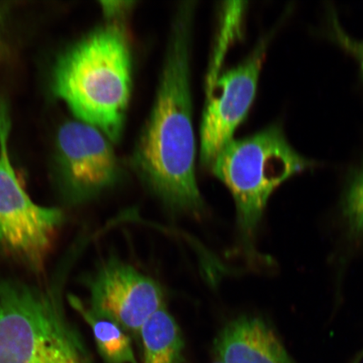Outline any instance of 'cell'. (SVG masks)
Instances as JSON below:
<instances>
[{
  "instance_id": "1",
  "label": "cell",
  "mask_w": 363,
  "mask_h": 363,
  "mask_svg": "<svg viewBox=\"0 0 363 363\" xmlns=\"http://www.w3.org/2000/svg\"><path fill=\"white\" fill-rule=\"evenodd\" d=\"M194 10L195 3L184 2L175 13L155 101L135 145L130 164L166 206L196 213L203 202L195 176L190 72Z\"/></svg>"
},
{
  "instance_id": "2",
  "label": "cell",
  "mask_w": 363,
  "mask_h": 363,
  "mask_svg": "<svg viewBox=\"0 0 363 363\" xmlns=\"http://www.w3.org/2000/svg\"><path fill=\"white\" fill-rule=\"evenodd\" d=\"M133 49L121 21L91 31L57 59L52 89L76 120L112 143L123 135L133 91Z\"/></svg>"
},
{
  "instance_id": "3",
  "label": "cell",
  "mask_w": 363,
  "mask_h": 363,
  "mask_svg": "<svg viewBox=\"0 0 363 363\" xmlns=\"http://www.w3.org/2000/svg\"><path fill=\"white\" fill-rule=\"evenodd\" d=\"M0 363L92 361L55 290L0 279Z\"/></svg>"
},
{
  "instance_id": "4",
  "label": "cell",
  "mask_w": 363,
  "mask_h": 363,
  "mask_svg": "<svg viewBox=\"0 0 363 363\" xmlns=\"http://www.w3.org/2000/svg\"><path fill=\"white\" fill-rule=\"evenodd\" d=\"M311 165L274 125L248 138L231 140L218 154L211 170L233 195L240 229L250 239L272 192Z\"/></svg>"
},
{
  "instance_id": "5",
  "label": "cell",
  "mask_w": 363,
  "mask_h": 363,
  "mask_svg": "<svg viewBox=\"0 0 363 363\" xmlns=\"http://www.w3.org/2000/svg\"><path fill=\"white\" fill-rule=\"evenodd\" d=\"M11 121L6 103L0 101V247L39 274L52 252L63 213L35 203L22 187L9 150Z\"/></svg>"
},
{
  "instance_id": "6",
  "label": "cell",
  "mask_w": 363,
  "mask_h": 363,
  "mask_svg": "<svg viewBox=\"0 0 363 363\" xmlns=\"http://www.w3.org/2000/svg\"><path fill=\"white\" fill-rule=\"evenodd\" d=\"M267 40H263L239 65L222 72L207 90L201 126L199 161L211 169L216 158L234 139L235 130L255 99Z\"/></svg>"
},
{
  "instance_id": "7",
  "label": "cell",
  "mask_w": 363,
  "mask_h": 363,
  "mask_svg": "<svg viewBox=\"0 0 363 363\" xmlns=\"http://www.w3.org/2000/svg\"><path fill=\"white\" fill-rule=\"evenodd\" d=\"M57 152L62 187L74 203L94 198L121 179L122 167L112 143L83 121H67L59 128Z\"/></svg>"
},
{
  "instance_id": "8",
  "label": "cell",
  "mask_w": 363,
  "mask_h": 363,
  "mask_svg": "<svg viewBox=\"0 0 363 363\" xmlns=\"http://www.w3.org/2000/svg\"><path fill=\"white\" fill-rule=\"evenodd\" d=\"M89 310L140 337L150 317L164 307V295L155 280L127 263L111 258L89 281Z\"/></svg>"
},
{
  "instance_id": "9",
  "label": "cell",
  "mask_w": 363,
  "mask_h": 363,
  "mask_svg": "<svg viewBox=\"0 0 363 363\" xmlns=\"http://www.w3.org/2000/svg\"><path fill=\"white\" fill-rule=\"evenodd\" d=\"M215 351L224 363H294L274 331L256 317L229 322L216 339Z\"/></svg>"
},
{
  "instance_id": "10",
  "label": "cell",
  "mask_w": 363,
  "mask_h": 363,
  "mask_svg": "<svg viewBox=\"0 0 363 363\" xmlns=\"http://www.w3.org/2000/svg\"><path fill=\"white\" fill-rule=\"evenodd\" d=\"M143 363H182L184 340L178 323L165 307L145 322L140 329Z\"/></svg>"
},
{
  "instance_id": "11",
  "label": "cell",
  "mask_w": 363,
  "mask_h": 363,
  "mask_svg": "<svg viewBox=\"0 0 363 363\" xmlns=\"http://www.w3.org/2000/svg\"><path fill=\"white\" fill-rule=\"evenodd\" d=\"M70 305L89 325L98 351L106 363H138L131 340L125 331L110 320L94 315L81 299L68 297Z\"/></svg>"
},
{
  "instance_id": "12",
  "label": "cell",
  "mask_w": 363,
  "mask_h": 363,
  "mask_svg": "<svg viewBox=\"0 0 363 363\" xmlns=\"http://www.w3.org/2000/svg\"><path fill=\"white\" fill-rule=\"evenodd\" d=\"M247 2H225L221 8L220 29L212 53L206 89H210L220 74V68L229 48L242 35V23Z\"/></svg>"
},
{
  "instance_id": "13",
  "label": "cell",
  "mask_w": 363,
  "mask_h": 363,
  "mask_svg": "<svg viewBox=\"0 0 363 363\" xmlns=\"http://www.w3.org/2000/svg\"><path fill=\"white\" fill-rule=\"evenodd\" d=\"M342 213L352 233L363 234V164L349 179L343 196Z\"/></svg>"
},
{
  "instance_id": "14",
  "label": "cell",
  "mask_w": 363,
  "mask_h": 363,
  "mask_svg": "<svg viewBox=\"0 0 363 363\" xmlns=\"http://www.w3.org/2000/svg\"><path fill=\"white\" fill-rule=\"evenodd\" d=\"M333 29L335 39L342 44V47L347 49L349 52L353 53L360 63L362 76L363 79V42H356L344 33L340 26L338 24L335 17L333 18Z\"/></svg>"
},
{
  "instance_id": "15",
  "label": "cell",
  "mask_w": 363,
  "mask_h": 363,
  "mask_svg": "<svg viewBox=\"0 0 363 363\" xmlns=\"http://www.w3.org/2000/svg\"><path fill=\"white\" fill-rule=\"evenodd\" d=\"M102 10L108 21H121L133 10L134 1L101 2Z\"/></svg>"
},
{
  "instance_id": "16",
  "label": "cell",
  "mask_w": 363,
  "mask_h": 363,
  "mask_svg": "<svg viewBox=\"0 0 363 363\" xmlns=\"http://www.w3.org/2000/svg\"><path fill=\"white\" fill-rule=\"evenodd\" d=\"M3 47H4V40H3L2 26H1V19H0V53L2 52Z\"/></svg>"
},
{
  "instance_id": "17",
  "label": "cell",
  "mask_w": 363,
  "mask_h": 363,
  "mask_svg": "<svg viewBox=\"0 0 363 363\" xmlns=\"http://www.w3.org/2000/svg\"><path fill=\"white\" fill-rule=\"evenodd\" d=\"M215 363H224V362H221L218 361V362H216Z\"/></svg>"
}]
</instances>
